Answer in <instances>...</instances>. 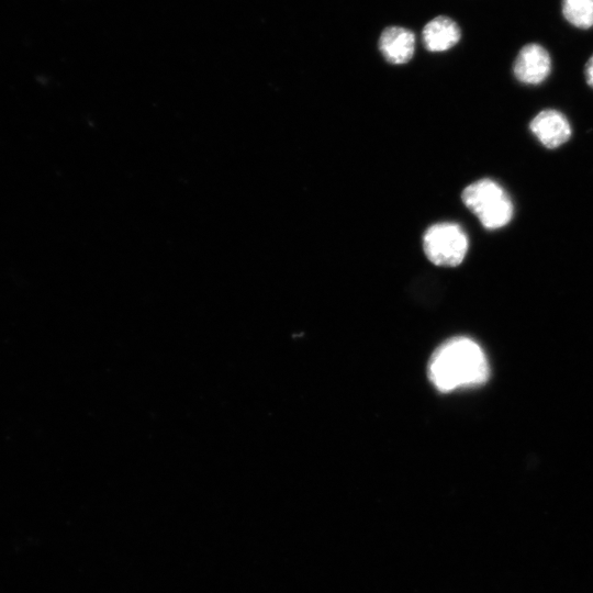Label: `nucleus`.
<instances>
[{"mask_svg":"<svg viewBox=\"0 0 593 593\" xmlns=\"http://www.w3.org/2000/svg\"><path fill=\"white\" fill-rule=\"evenodd\" d=\"M488 377L486 355L476 342L467 338L445 342L429 363V378L441 393L483 385Z\"/></svg>","mask_w":593,"mask_h":593,"instance_id":"f257e3e1","label":"nucleus"},{"mask_svg":"<svg viewBox=\"0 0 593 593\" xmlns=\"http://www.w3.org/2000/svg\"><path fill=\"white\" fill-rule=\"evenodd\" d=\"M463 203L487 230L509 225L514 215L512 200L505 189L491 179H481L465 188Z\"/></svg>","mask_w":593,"mask_h":593,"instance_id":"f03ea898","label":"nucleus"},{"mask_svg":"<svg viewBox=\"0 0 593 593\" xmlns=\"http://www.w3.org/2000/svg\"><path fill=\"white\" fill-rule=\"evenodd\" d=\"M423 248L434 265L455 267L463 263L469 241L460 226L455 223H439L425 232Z\"/></svg>","mask_w":593,"mask_h":593,"instance_id":"7ed1b4c3","label":"nucleus"},{"mask_svg":"<svg viewBox=\"0 0 593 593\" xmlns=\"http://www.w3.org/2000/svg\"><path fill=\"white\" fill-rule=\"evenodd\" d=\"M552 59L550 53L537 43L523 47L514 62L513 73L522 84H542L551 74Z\"/></svg>","mask_w":593,"mask_h":593,"instance_id":"20e7f679","label":"nucleus"},{"mask_svg":"<svg viewBox=\"0 0 593 593\" xmlns=\"http://www.w3.org/2000/svg\"><path fill=\"white\" fill-rule=\"evenodd\" d=\"M531 131L547 149L562 147L572 137L568 119L557 110L541 111L531 122Z\"/></svg>","mask_w":593,"mask_h":593,"instance_id":"39448f33","label":"nucleus"},{"mask_svg":"<svg viewBox=\"0 0 593 593\" xmlns=\"http://www.w3.org/2000/svg\"><path fill=\"white\" fill-rule=\"evenodd\" d=\"M378 48L388 63L407 64L416 52L415 33L404 27L390 26L380 35Z\"/></svg>","mask_w":593,"mask_h":593,"instance_id":"423d86ee","label":"nucleus"},{"mask_svg":"<svg viewBox=\"0 0 593 593\" xmlns=\"http://www.w3.org/2000/svg\"><path fill=\"white\" fill-rule=\"evenodd\" d=\"M462 39V29L450 17L439 16L430 20L422 30L424 47L433 53L449 51Z\"/></svg>","mask_w":593,"mask_h":593,"instance_id":"0eeeda50","label":"nucleus"},{"mask_svg":"<svg viewBox=\"0 0 593 593\" xmlns=\"http://www.w3.org/2000/svg\"><path fill=\"white\" fill-rule=\"evenodd\" d=\"M563 15L576 28L593 27V0H563Z\"/></svg>","mask_w":593,"mask_h":593,"instance_id":"6e6552de","label":"nucleus"},{"mask_svg":"<svg viewBox=\"0 0 593 593\" xmlns=\"http://www.w3.org/2000/svg\"><path fill=\"white\" fill-rule=\"evenodd\" d=\"M585 75L588 85L593 88V55L586 65Z\"/></svg>","mask_w":593,"mask_h":593,"instance_id":"1a4fd4ad","label":"nucleus"}]
</instances>
